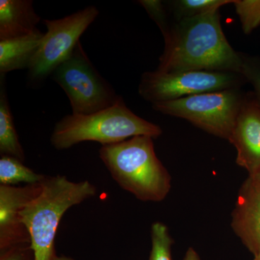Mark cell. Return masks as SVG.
Here are the masks:
<instances>
[{"label":"cell","mask_w":260,"mask_h":260,"mask_svg":"<svg viewBox=\"0 0 260 260\" xmlns=\"http://www.w3.org/2000/svg\"><path fill=\"white\" fill-rule=\"evenodd\" d=\"M164 39L158 71L242 73V55L228 42L220 23V10L177 21Z\"/></svg>","instance_id":"6da1fadb"},{"label":"cell","mask_w":260,"mask_h":260,"mask_svg":"<svg viewBox=\"0 0 260 260\" xmlns=\"http://www.w3.org/2000/svg\"><path fill=\"white\" fill-rule=\"evenodd\" d=\"M96 193L95 185L87 180L75 182L61 175L45 177L42 190L20 213L30 235L34 260H54L56 231L63 215Z\"/></svg>","instance_id":"7a4b0ae2"},{"label":"cell","mask_w":260,"mask_h":260,"mask_svg":"<svg viewBox=\"0 0 260 260\" xmlns=\"http://www.w3.org/2000/svg\"><path fill=\"white\" fill-rule=\"evenodd\" d=\"M99 156L118 185L137 199L160 202L171 190L172 177L157 157L151 137L102 146Z\"/></svg>","instance_id":"3957f363"},{"label":"cell","mask_w":260,"mask_h":260,"mask_svg":"<svg viewBox=\"0 0 260 260\" xmlns=\"http://www.w3.org/2000/svg\"><path fill=\"white\" fill-rule=\"evenodd\" d=\"M162 133L160 126L132 112L121 97L114 105L99 112L65 116L54 126L50 141L54 148L62 150L86 141L105 146L141 135L155 139Z\"/></svg>","instance_id":"277c9868"},{"label":"cell","mask_w":260,"mask_h":260,"mask_svg":"<svg viewBox=\"0 0 260 260\" xmlns=\"http://www.w3.org/2000/svg\"><path fill=\"white\" fill-rule=\"evenodd\" d=\"M244 96L239 88L197 94L152 104L154 110L189 121L205 132L229 140Z\"/></svg>","instance_id":"5b68a950"},{"label":"cell","mask_w":260,"mask_h":260,"mask_svg":"<svg viewBox=\"0 0 260 260\" xmlns=\"http://www.w3.org/2000/svg\"><path fill=\"white\" fill-rule=\"evenodd\" d=\"M52 74L68 95L73 114L99 112L114 105L121 98L97 71L80 42Z\"/></svg>","instance_id":"8992f818"},{"label":"cell","mask_w":260,"mask_h":260,"mask_svg":"<svg viewBox=\"0 0 260 260\" xmlns=\"http://www.w3.org/2000/svg\"><path fill=\"white\" fill-rule=\"evenodd\" d=\"M246 81L242 75L231 72L190 70L145 72L142 75L138 91L147 102H170L197 94L239 88Z\"/></svg>","instance_id":"52a82bcc"},{"label":"cell","mask_w":260,"mask_h":260,"mask_svg":"<svg viewBox=\"0 0 260 260\" xmlns=\"http://www.w3.org/2000/svg\"><path fill=\"white\" fill-rule=\"evenodd\" d=\"M99 13L95 7L88 6L63 18L43 20L47 30L29 65L30 81H43L68 59Z\"/></svg>","instance_id":"ba28073f"},{"label":"cell","mask_w":260,"mask_h":260,"mask_svg":"<svg viewBox=\"0 0 260 260\" xmlns=\"http://www.w3.org/2000/svg\"><path fill=\"white\" fill-rule=\"evenodd\" d=\"M42 190V183L25 186L0 185V251L30 244V235L20 213Z\"/></svg>","instance_id":"9c48e42d"},{"label":"cell","mask_w":260,"mask_h":260,"mask_svg":"<svg viewBox=\"0 0 260 260\" xmlns=\"http://www.w3.org/2000/svg\"><path fill=\"white\" fill-rule=\"evenodd\" d=\"M229 141L237 151V164L254 177L260 171V107L245 95Z\"/></svg>","instance_id":"30bf717a"},{"label":"cell","mask_w":260,"mask_h":260,"mask_svg":"<svg viewBox=\"0 0 260 260\" xmlns=\"http://www.w3.org/2000/svg\"><path fill=\"white\" fill-rule=\"evenodd\" d=\"M232 227L254 256L260 254V184L253 177H248L239 189Z\"/></svg>","instance_id":"8fae6325"},{"label":"cell","mask_w":260,"mask_h":260,"mask_svg":"<svg viewBox=\"0 0 260 260\" xmlns=\"http://www.w3.org/2000/svg\"><path fill=\"white\" fill-rule=\"evenodd\" d=\"M40 20L31 0H1L0 41L32 34Z\"/></svg>","instance_id":"7c38bea8"},{"label":"cell","mask_w":260,"mask_h":260,"mask_svg":"<svg viewBox=\"0 0 260 260\" xmlns=\"http://www.w3.org/2000/svg\"><path fill=\"white\" fill-rule=\"evenodd\" d=\"M44 34L39 29L28 35L0 41V73L29 68Z\"/></svg>","instance_id":"4fadbf2b"},{"label":"cell","mask_w":260,"mask_h":260,"mask_svg":"<svg viewBox=\"0 0 260 260\" xmlns=\"http://www.w3.org/2000/svg\"><path fill=\"white\" fill-rule=\"evenodd\" d=\"M1 79L0 90V153L9 155L24 162L25 156L20 144L13 121V114L7 96L5 85Z\"/></svg>","instance_id":"5bb4252c"},{"label":"cell","mask_w":260,"mask_h":260,"mask_svg":"<svg viewBox=\"0 0 260 260\" xmlns=\"http://www.w3.org/2000/svg\"><path fill=\"white\" fill-rule=\"evenodd\" d=\"M45 177V175L36 173L14 157L2 155L0 158V185L16 186L20 183L39 184Z\"/></svg>","instance_id":"9a60e30c"},{"label":"cell","mask_w":260,"mask_h":260,"mask_svg":"<svg viewBox=\"0 0 260 260\" xmlns=\"http://www.w3.org/2000/svg\"><path fill=\"white\" fill-rule=\"evenodd\" d=\"M234 0H177L171 3L177 21L205 15L221 7L233 4Z\"/></svg>","instance_id":"2e32d148"},{"label":"cell","mask_w":260,"mask_h":260,"mask_svg":"<svg viewBox=\"0 0 260 260\" xmlns=\"http://www.w3.org/2000/svg\"><path fill=\"white\" fill-rule=\"evenodd\" d=\"M152 249L149 260H172L174 240L165 224L156 222L151 227Z\"/></svg>","instance_id":"e0dca14e"},{"label":"cell","mask_w":260,"mask_h":260,"mask_svg":"<svg viewBox=\"0 0 260 260\" xmlns=\"http://www.w3.org/2000/svg\"><path fill=\"white\" fill-rule=\"evenodd\" d=\"M233 4L243 32L249 35L260 25V0H234Z\"/></svg>","instance_id":"ac0fdd59"},{"label":"cell","mask_w":260,"mask_h":260,"mask_svg":"<svg viewBox=\"0 0 260 260\" xmlns=\"http://www.w3.org/2000/svg\"><path fill=\"white\" fill-rule=\"evenodd\" d=\"M242 61L241 74L252 85L254 97L260 107V60L257 58L242 55Z\"/></svg>","instance_id":"d6986e66"},{"label":"cell","mask_w":260,"mask_h":260,"mask_svg":"<svg viewBox=\"0 0 260 260\" xmlns=\"http://www.w3.org/2000/svg\"><path fill=\"white\" fill-rule=\"evenodd\" d=\"M138 3L144 8L150 18L158 25L162 37L170 30V24L168 20L167 11L164 3L159 0H140Z\"/></svg>","instance_id":"ffe728a7"},{"label":"cell","mask_w":260,"mask_h":260,"mask_svg":"<svg viewBox=\"0 0 260 260\" xmlns=\"http://www.w3.org/2000/svg\"><path fill=\"white\" fill-rule=\"evenodd\" d=\"M0 260H34V253L30 244H20L0 251Z\"/></svg>","instance_id":"44dd1931"},{"label":"cell","mask_w":260,"mask_h":260,"mask_svg":"<svg viewBox=\"0 0 260 260\" xmlns=\"http://www.w3.org/2000/svg\"><path fill=\"white\" fill-rule=\"evenodd\" d=\"M184 260H200V258L198 253L196 252V251L190 247L189 248V249L186 251Z\"/></svg>","instance_id":"7402d4cb"},{"label":"cell","mask_w":260,"mask_h":260,"mask_svg":"<svg viewBox=\"0 0 260 260\" xmlns=\"http://www.w3.org/2000/svg\"><path fill=\"white\" fill-rule=\"evenodd\" d=\"M54 260H75V259H72V258L68 257V256L56 255L55 257H54Z\"/></svg>","instance_id":"603a6c76"},{"label":"cell","mask_w":260,"mask_h":260,"mask_svg":"<svg viewBox=\"0 0 260 260\" xmlns=\"http://www.w3.org/2000/svg\"><path fill=\"white\" fill-rule=\"evenodd\" d=\"M251 177L254 178V179H255V180L257 181V182L260 184V171L257 173V174H256L255 176H254V177Z\"/></svg>","instance_id":"cb8c5ba5"},{"label":"cell","mask_w":260,"mask_h":260,"mask_svg":"<svg viewBox=\"0 0 260 260\" xmlns=\"http://www.w3.org/2000/svg\"><path fill=\"white\" fill-rule=\"evenodd\" d=\"M254 260H260V254L254 256Z\"/></svg>","instance_id":"d4e9b609"}]
</instances>
